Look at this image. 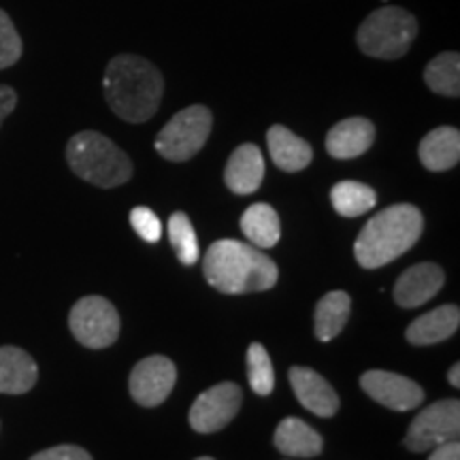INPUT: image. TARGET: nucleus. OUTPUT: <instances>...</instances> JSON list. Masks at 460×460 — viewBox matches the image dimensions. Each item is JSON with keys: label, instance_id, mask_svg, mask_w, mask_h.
<instances>
[{"label": "nucleus", "instance_id": "1", "mask_svg": "<svg viewBox=\"0 0 460 460\" xmlns=\"http://www.w3.org/2000/svg\"><path fill=\"white\" fill-rule=\"evenodd\" d=\"M105 99L124 122L143 124L156 115L164 79L156 65L135 54H119L105 68Z\"/></svg>", "mask_w": 460, "mask_h": 460}, {"label": "nucleus", "instance_id": "2", "mask_svg": "<svg viewBox=\"0 0 460 460\" xmlns=\"http://www.w3.org/2000/svg\"><path fill=\"white\" fill-rule=\"evenodd\" d=\"M203 273L209 286L224 295L271 290L279 271L271 258L252 243L237 239H220L207 250Z\"/></svg>", "mask_w": 460, "mask_h": 460}, {"label": "nucleus", "instance_id": "3", "mask_svg": "<svg viewBox=\"0 0 460 460\" xmlns=\"http://www.w3.org/2000/svg\"><path fill=\"white\" fill-rule=\"evenodd\" d=\"M424 220L418 207L410 203L390 205L365 224L354 243V256L360 267L379 269L396 261L418 243Z\"/></svg>", "mask_w": 460, "mask_h": 460}, {"label": "nucleus", "instance_id": "4", "mask_svg": "<svg viewBox=\"0 0 460 460\" xmlns=\"http://www.w3.org/2000/svg\"><path fill=\"white\" fill-rule=\"evenodd\" d=\"M66 163L75 175L99 188H118L132 177L128 154L109 137L94 130L71 137L66 146Z\"/></svg>", "mask_w": 460, "mask_h": 460}, {"label": "nucleus", "instance_id": "5", "mask_svg": "<svg viewBox=\"0 0 460 460\" xmlns=\"http://www.w3.org/2000/svg\"><path fill=\"white\" fill-rule=\"evenodd\" d=\"M418 37V20L402 7H382L373 11L358 26L356 43L360 51L377 60H399L410 51Z\"/></svg>", "mask_w": 460, "mask_h": 460}, {"label": "nucleus", "instance_id": "6", "mask_svg": "<svg viewBox=\"0 0 460 460\" xmlns=\"http://www.w3.org/2000/svg\"><path fill=\"white\" fill-rule=\"evenodd\" d=\"M214 128V115L205 105L181 109L169 119V124L158 132L156 152L171 163H186L194 158L209 139Z\"/></svg>", "mask_w": 460, "mask_h": 460}, {"label": "nucleus", "instance_id": "7", "mask_svg": "<svg viewBox=\"0 0 460 460\" xmlns=\"http://www.w3.org/2000/svg\"><path fill=\"white\" fill-rule=\"evenodd\" d=\"M73 337L90 349H102L118 341L122 320L118 309L102 296H84L73 305L68 315Z\"/></svg>", "mask_w": 460, "mask_h": 460}, {"label": "nucleus", "instance_id": "8", "mask_svg": "<svg viewBox=\"0 0 460 460\" xmlns=\"http://www.w3.org/2000/svg\"><path fill=\"white\" fill-rule=\"evenodd\" d=\"M460 435V402L458 399H444L420 411L410 424L402 446L410 452H429L433 447L458 441Z\"/></svg>", "mask_w": 460, "mask_h": 460}, {"label": "nucleus", "instance_id": "9", "mask_svg": "<svg viewBox=\"0 0 460 460\" xmlns=\"http://www.w3.org/2000/svg\"><path fill=\"white\" fill-rule=\"evenodd\" d=\"M243 390L237 384L224 382L197 396L190 410V427L197 433H217L233 422L241 410Z\"/></svg>", "mask_w": 460, "mask_h": 460}, {"label": "nucleus", "instance_id": "10", "mask_svg": "<svg viewBox=\"0 0 460 460\" xmlns=\"http://www.w3.org/2000/svg\"><path fill=\"white\" fill-rule=\"evenodd\" d=\"M177 369L175 362L166 356H147L137 362L130 373V394L143 407H156L166 401L175 388Z\"/></svg>", "mask_w": 460, "mask_h": 460}, {"label": "nucleus", "instance_id": "11", "mask_svg": "<svg viewBox=\"0 0 460 460\" xmlns=\"http://www.w3.org/2000/svg\"><path fill=\"white\" fill-rule=\"evenodd\" d=\"M360 386L373 401L394 411L416 410L424 401V390L416 382L393 371H367L362 373Z\"/></svg>", "mask_w": 460, "mask_h": 460}, {"label": "nucleus", "instance_id": "12", "mask_svg": "<svg viewBox=\"0 0 460 460\" xmlns=\"http://www.w3.org/2000/svg\"><path fill=\"white\" fill-rule=\"evenodd\" d=\"M446 281L444 269L435 262H420L401 273L394 284V301L402 309H413L437 296Z\"/></svg>", "mask_w": 460, "mask_h": 460}, {"label": "nucleus", "instance_id": "13", "mask_svg": "<svg viewBox=\"0 0 460 460\" xmlns=\"http://www.w3.org/2000/svg\"><path fill=\"white\" fill-rule=\"evenodd\" d=\"M290 384L305 410L320 418L335 416L339 410V396L320 373L309 369V367H292Z\"/></svg>", "mask_w": 460, "mask_h": 460}, {"label": "nucleus", "instance_id": "14", "mask_svg": "<svg viewBox=\"0 0 460 460\" xmlns=\"http://www.w3.org/2000/svg\"><path fill=\"white\" fill-rule=\"evenodd\" d=\"M376 141V126L367 118H348L326 135V152L337 160H352L367 154Z\"/></svg>", "mask_w": 460, "mask_h": 460}, {"label": "nucleus", "instance_id": "15", "mask_svg": "<svg viewBox=\"0 0 460 460\" xmlns=\"http://www.w3.org/2000/svg\"><path fill=\"white\" fill-rule=\"evenodd\" d=\"M224 181L234 194H254L264 181V158L261 147L254 143H243L230 154Z\"/></svg>", "mask_w": 460, "mask_h": 460}, {"label": "nucleus", "instance_id": "16", "mask_svg": "<svg viewBox=\"0 0 460 460\" xmlns=\"http://www.w3.org/2000/svg\"><path fill=\"white\" fill-rule=\"evenodd\" d=\"M267 146L275 166H279L286 172H298L307 169L314 160L312 146L281 124H275L269 128Z\"/></svg>", "mask_w": 460, "mask_h": 460}, {"label": "nucleus", "instance_id": "17", "mask_svg": "<svg viewBox=\"0 0 460 460\" xmlns=\"http://www.w3.org/2000/svg\"><path fill=\"white\" fill-rule=\"evenodd\" d=\"M39 379L37 362L15 345L0 348V394H24Z\"/></svg>", "mask_w": 460, "mask_h": 460}, {"label": "nucleus", "instance_id": "18", "mask_svg": "<svg viewBox=\"0 0 460 460\" xmlns=\"http://www.w3.org/2000/svg\"><path fill=\"white\" fill-rule=\"evenodd\" d=\"M460 326V309L456 305H441L433 312L420 315L407 326L405 337L411 345H435L450 339Z\"/></svg>", "mask_w": 460, "mask_h": 460}, {"label": "nucleus", "instance_id": "19", "mask_svg": "<svg viewBox=\"0 0 460 460\" xmlns=\"http://www.w3.org/2000/svg\"><path fill=\"white\" fill-rule=\"evenodd\" d=\"M420 163L424 169L441 172L450 171L460 160V132L452 126H439L430 130L418 147Z\"/></svg>", "mask_w": 460, "mask_h": 460}, {"label": "nucleus", "instance_id": "20", "mask_svg": "<svg viewBox=\"0 0 460 460\" xmlns=\"http://www.w3.org/2000/svg\"><path fill=\"white\" fill-rule=\"evenodd\" d=\"M275 447L290 458H314L322 454L324 441L301 418H284L275 430Z\"/></svg>", "mask_w": 460, "mask_h": 460}, {"label": "nucleus", "instance_id": "21", "mask_svg": "<svg viewBox=\"0 0 460 460\" xmlns=\"http://www.w3.org/2000/svg\"><path fill=\"white\" fill-rule=\"evenodd\" d=\"M349 312H352V298L348 292L332 290L324 295L315 305V337L320 341H332L339 332L345 329L349 320Z\"/></svg>", "mask_w": 460, "mask_h": 460}, {"label": "nucleus", "instance_id": "22", "mask_svg": "<svg viewBox=\"0 0 460 460\" xmlns=\"http://www.w3.org/2000/svg\"><path fill=\"white\" fill-rule=\"evenodd\" d=\"M241 230L245 239L258 250H269L278 243L281 237V224L278 211L267 203H256L247 207L241 216Z\"/></svg>", "mask_w": 460, "mask_h": 460}, {"label": "nucleus", "instance_id": "23", "mask_svg": "<svg viewBox=\"0 0 460 460\" xmlns=\"http://www.w3.org/2000/svg\"><path fill=\"white\" fill-rule=\"evenodd\" d=\"M332 209L343 217H358L377 205L376 190L360 181H339L331 190Z\"/></svg>", "mask_w": 460, "mask_h": 460}, {"label": "nucleus", "instance_id": "24", "mask_svg": "<svg viewBox=\"0 0 460 460\" xmlns=\"http://www.w3.org/2000/svg\"><path fill=\"white\" fill-rule=\"evenodd\" d=\"M424 82L435 94L458 99L460 96V56L458 51H444L435 56L424 68Z\"/></svg>", "mask_w": 460, "mask_h": 460}, {"label": "nucleus", "instance_id": "25", "mask_svg": "<svg viewBox=\"0 0 460 460\" xmlns=\"http://www.w3.org/2000/svg\"><path fill=\"white\" fill-rule=\"evenodd\" d=\"M169 239H171V245L175 247V254L180 261L190 267V264H197V261L200 258V252H199V239H197V233H194V226L192 222H190V217L186 214H181V211H177V214H172L169 217Z\"/></svg>", "mask_w": 460, "mask_h": 460}, {"label": "nucleus", "instance_id": "26", "mask_svg": "<svg viewBox=\"0 0 460 460\" xmlns=\"http://www.w3.org/2000/svg\"><path fill=\"white\" fill-rule=\"evenodd\" d=\"M247 379H250V386L258 396H269L275 388V371L271 356H269L264 345L252 343L247 348Z\"/></svg>", "mask_w": 460, "mask_h": 460}, {"label": "nucleus", "instance_id": "27", "mask_svg": "<svg viewBox=\"0 0 460 460\" xmlns=\"http://www.w3.org/2000/svg\"><path fill=\"white\" fill-rule=\"evenodd\" d=\"M24 45H22V37L11 17L0 9V71L3 68L13 66L22 58Z\"/></svg>", "mask_w": 460, "mask_h": 460}, {"label": "nucleus", "instance_id": "28", "mask_svg": "<svg viewBox=\"0 0 460 460\" xmlns=\"http://www.w3.org/2000/svg\"><path fill=\"white\" fill-rule=\"evenodd\" d=\"M130 224L135 233L147 243H158L163 237V222L149 207H135L130 211Z\"/></svg>", "mask_w": 460, "mask_h": 460}, {"label": "nucleus", "instance_id": "29", "mask_svg": "<svg viewBox=\"0 0 460 460\" xmlns=\"http://www.w3.org/2000/svg\"><path fill=\"white\" fill-rule=\"evenodd\" d=\"M31 460H92V456L79 446H56L34 454Z\"/></svg>", "mask_w": 460, "mask_h": 460}, {"label": "nucleus", "instance_id": "30", "mask_svg": "<svg viewBox=\"0 0 460 460\" xmlns=\"http://www.w3.org/2000/svg\"><path fill=\"white\" fill-rule=\"evenodd\" d=\"M15 105H17L15 90L9 88V85H0V126H3L4 119L9 118Z\"/></svg>", "mask_w": 460, "mask_h": 460}, {"label": "nucleus", "instance_id": "31", "mask_svg": "<svg viewBox=\"0 0 460 460\" xmlns=\"http://www.w3.org/2000/svg\"><path fill=\"white\" fill-rule=\"evenodd\" d=\"M429 460H460V444L458 441H447L430 450Z\"/></svg>", "mask_w": 460, "mask_h": 460}, {"label": "nucleus", "instance_id": "32", "mask_svg": "<svg viewBox=\"0 0 460 460\" xmlns=\"http://www.w3.org/2000/svg\"><path fill=\"white\" fill-rule=\"evenodd\" d=\"M447 379H450V384L454 388L460 386V365H458V362L452 367L450 373H447Z\"/></svg>", "mask_w": 460, "mask_h": 460}, {"label": "nucleus", "instance_id": "33", "mask_svg": "<svg viewBox=\"0 0 460 460\" xmlns=\"http://www.w3.org/2000/svg\"><path fill=\"white\" fill-rule=\"evenodd\" d=\"M197 460H214V458H209V456H200V458H197Z\"/></svg>", "mask_w": 460, "mask_h": 460}]
</instances>
